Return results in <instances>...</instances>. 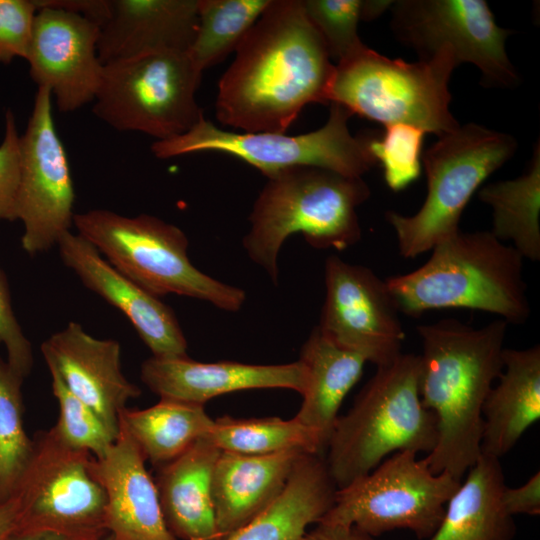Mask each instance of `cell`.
<instances>
[{
    "label": "cell",
    "instance_id": "1",
    "mask_svg": "<svg viewBox=\"0 0 540 540\" xmlns=\"http://www.w3.org/2000/svg\"><path fill=\"white\" fill-rule=\"evenodd\" d=\"M334 69L302 0H271L219 80L216 117L242 132L285 133L305 106L328 103Z\"/></svg>",
    "mask_w": 540,
    "mask_h": 540
},
{
    "label": "cell",
    "instance_id": "2",
    "mask_svg": "<svg viewBox=\"0 0 540 540\" xmlns=\"http://www.w3.org/2000/svg\"><path fill=\"white\" fill-rule=\"evenodd\" d=\"M507 328L502 319L481 328L456 319L417 327L420 396L437 425L436 445L424 457L434 473L461 481L480 457L482 408L503 370Z\"/></svg>",
    "mask_w": 540,
    "mask_h": 540
},
{
    "label": "cell",
    "instance_id": "3",
    "mask_svg": "<svg viewBox=\"0 0 540 540\" xmlns=\"http://www.w3.org/2000/svg\"><path fill=\"white\" fill-rule=\"evenodd\" d=\"M523 260L490 231H459L437 244L422 266L385 282L399 313L414 318L430 310L466 308L521 325L531 313Z\"/></svg>",
    "mask_w": 540,
    "mask_h": 540
},
{
    "label": "cell",
    "instance_id": "4",
    "mask_svg": "<svg viewBox=\"0 0 540 540\" xmlns=\"http://www.w3.org/2000/svg\"><path fill=\"white\" fill-rule=\"evenodd\" d=\"M267 178L242 244L274 285L279 283L280 249L292 234L302 233L316 249L344 250L361 239L357 208L370 196L362 177L297 166Z\"/></svg>",
    "mask_w": 540,
    "mask_h": 540
},
{
    "label": "cell",
    "instance_id": "5",
    "mask_svg": "<svg viewBox=\"0 0 540 540\" xmlns=\"http://www.w3.org/2000/svg\"><path fill=\"white\" fill-rule=\"evenodd\" d=\"M419 374V355L399 354L377 366L350 410L338 417L325 459L337 489L397 452L433 450L436 418L422 403Z\"/></svg>",
    "mask_w": 540,
    "mask_h": 540
},
{
    "label": "cell",
    "instance_id": "6",
    "mask_svg": "<svg viewBox=\"0 0 540 540\" xmlns=\"http://www.w3.org/2000/svg\"><path fill=\"white\" fill-rule=\"evenodd\" d=\"M458 65L449 49L410 63L366 46L337 62L327 101L384 127L408 124L440 137L460 126L450 111L448 88Z\"/></svg>",
    "mask_w": 540,
    "mask_h": 540
},
{
    "label": "cell",
    "instance_id": "7",
    "mask_svg": "<svg viewBox=\"0 0 540 540\" xmlns=\"http://www.w3.org/2000/svg\"><path fill=\"white\" fill-rule=\"evenodd\" d=\"M73 224L114 268L155 297H191L229 312L245 302L243 289L192 264L187 236L173 224L147 214L127 217L103 209L77 213Z\"/></svg>",
    "mask_w": 540,
    "mask_h": 540
},
{
    "label": "cell",
    "instance_id": "8",
    "mask_svg": "<svg viewBox=\"0 0 540 540\" xmlns=\"http://www.w3.org/2000/svg\"><path fill=\"white\" fill-rule=\"evenodd\" d=\"M516 140L479 124L460 125L440 136L422 157L427 195L410 216L385 213L399 254L414 258L457 234L464 208L480 185L515 153Z\"/></svg>",
    "mask_w": 540,
    "mask_h": 540
},
{
    "label": "cell",
    "instance_id": "9",
    "mask_svg": "<svg viewBox=\"0 0 540 540\" xmlns=\"http://www.w3.org/2000/svg\"><path fill=\"white\" fill-rule=\"evenodd\" d=\"M329 117L317 130L289 136L277 132H230L204 117L186 133L151 145L155 157L168 159L196 152H222L257 168L266 177L297 166L329 169L362 177L376 163L368 147V133L353 136L351 112L329 103Z\"/></svg>",
    "mask_w": 540,
    "mask_h": 540
},
{
    "label": "cell",
    "instance_id": "10",
    "mask_svg": "<svg viewBox=\"0 0 540 540\" xmlns=\"http://www.w3.org/2000/svg\"><path fill=\"white\" fill-rule=\"evenodd\" d=\"M187 52H160L103 64L94 114L119 131L156 141L182 135L204 116L195 94L201 81Z\"/></svg>",
    "mask_w": 540,
    "mask_h": 540
},
{
    "label": "cell",
    "instance_id": "11",
    "mask_svg": "<svg viewBox=\"0 0 540 540\" xmlns=\"http://www.w3.org/2000/svg\"><path fill=\"white\" fill-rule=\"evenodd\" d=\"M417 455L397 452L337 489L332 507L319 523L353 527L373 538L404 529L428 539L461 481L446 472L434 473Z\"/></svg>",
    "mask_w": 540,
    "mask_h": 540
},
{
    "label": "cell",
    "instance_id": "12",
    "mask_svg": "<svg viewBox=\"0 0 540 540\" xmlns=\"http://www.w3.org/2000/svg\"><path fill=\"white\" fill-rule=\"evenodd\" d=\"M31 460L12 496L18 503L17 534L52 531L103 540L106 494L94 457L65 444L53 428L35 434Z\"/></svg>",
    "mask_w": 540,
    "mask_h": 540
},
{
    "label": "cell",
    "instance_id": "13",
    "mask_svg": "<svg viewBox=\"0 0 540 540\" xmlns=\"http://www.w3.org/2000/svg\"><path fill=\"white\" fill-rule=\"evenodd\" d=\"M397 39L423 58L449 49L475 65L487 86L512 88L519 75L506 52L511 30L497 25L483 0H400L391 6Z\"/></svg>",
    "mask_w": 540,
    "mask_h": 540
},
{
    "label": "cell",
    "instance_id": "14",
    "mask_svg": "<svg viewBox=\"0 0 540 540\" xmlns=\"http://www.w3.org/2000/svg\"><path fill=\"white\" fill-rule=\"evenodd\" d=\"M75 191L65 147L58 136L48 88L38 87L26 129L20 135V181L16 220L21 246L30 255L49 250L73 224Z\"/></svg>",
    "mask_w": 540,
    "mask_h": 540
},
{
    "label": "cell",
    "instance_id": "15",
    "mask_svg": "<svg viewBox=\"0 0 540 540\" xmlns=\"http://www.w3.org/2000/svg\"><path fill=\"white\" fill-rule=\"evenodd\" d=\"M325 299L317 327L334 343L376 366L401 354L405 337L385 280L337 255L324 267Z\"/></svg>",
    "mask_w": 540,
    "mask_h": 540
},
{
    "label": "cell",
    "instance_id": "16",
    "mask_svg": "<svg viewBox=\"0 0 540 540\" xmlns=\"http://www.w3.org/2000/svg\"><path fill=\"white\" fill-rule=\"evenodd\" d=\"M37 8L26 57L30 76L37 87L50 90L59 111H75L94 101L100 85V27L71 11Z\"/></svg>",
    "mask_w": 540,
    "mask_h": 540
},
{
    "label": "cell",
    "instance_id": "17",
    "mask_svg": "<svg viewBox=\"0 0 540 540\" xmlns=\"http://www.w3.org/2000/svg\"><path fill=\"white\" fill-rule=\"evenodd\" d=\"M57 246L63 263L84 286L129 319L154 357L188 356L187 340L171 307L104 260L98 249L80 234L64 232Z\"/></svg>",
    "mask_w": 540,
    "mask_h": 540
},
{
    "label": "cell",
    "instance_id": "18",
    "mask_svg": "<svg viewBox=\"0 0 540 540\" xmlns=\"http://www.w3.org/2000/svg\"><path fill=\"white\" fill-rule=\"evenodd\" d=\"M41 352L47 366L118 437L120 412L141 395L122 373L120 344L95 338L79 323L69 322L41 344Z\"/></svg>",
    "mask_w": 540,
    "mask_h": 540
},
{
    "label": "cell",
    "instance_id": "19",
    "mask_svg": "<svg viewBox=\"0 0 540 540\" xmlns=\"http://www.w3.org/2000/svg\"><path fill=\"white\" fill-rule=\"evenodd\" d=\"M142 382L160 398L204 405L222 394L267 388L294 390L301 395L307 384L305 365H255L235 361L203 363L188 356L150 357L140 369Z\"/></svg>",
    "mask_w": 540,
    "mask_h": 540
},
{
    "label": "cell",
    "instance_id": "20",
    "mask_svg": "<svg viewBox=\"0 0 540 540\" xmlns=\"http://www.w3.org/2000/svg\"><path fill=\"white\" fill-rule=\"evenodd\" d=\"M145 462L122 427L105 455L94 457V472L106 494L108 534L114 540H177L166 526Z\"/></svg>",
    "mask_w": 540,
    "mask_h": 540
},
{
    "label": "cell",
    "instance_id": "21",
    "mask_svg": "<svg viewBox=\"0 0 540 540\" xmlns=\"http://www.w3.org/2000/svg\"><path fill=\"white\" fill-rule=\"evenodd\" d=\"M198 0H110L100 26L102 64L160 52H187L198 28Z\"/></svg>",
    "mask_w": 540,
    "mask_h": 540
},
{
    "label": "cell",
    "instance_id": "22",
    "mask_svg": "<svg viewBox=\"0 0 540 540\" xmlns=\"http://www.w3.org/2000/svg\"><path fill=\"white\" fill-rule=\"evenodd\" d=\"M302 452L268 455L220 451L212 480V501L220 540L266 509L282 492Z\"/></svg>",
    "mask_w": 540,
    "mask_h": 540
},
{
    "label": "cell",
    "instance_id": "23",
    "mask_svg": "<svg viewBox=\"0 0 540 540\" xmlns=\"http://www.w3.org/2000/svg\"><path fill=\"white\" fill-rule=\"evenodd\" d=\"M220 450L206 437L158 466L155 481L168 530L181 540H220L211 480Z\"/></svg>",
    "mask_w": 540,
    "mask_h": 540
},
{
    "label": "cell",
    "instance_id": "24",
    "mask_svg": "<svg viewBox=\"0 0 540 540\" xmlns=\"http://www.w3.org/2000/svg\"><path fill=\"white\" fill-rule=\"evenodd\" d=\"M497 380L482 408L481 451L500 459L540 419V346L505 348Z\"/></svg>",
    "mask_w": 540,
    "mask_h": 540
},
{
    "label": "cell",
    "instance_id": "25",
    "mask_svg": "<svg viewBox=\"0 0 540 540\" xmlns=\"http://www.w3.org/2000/svg\"><path fill=\"white\" fill-rule=\"evenodd\" d=\"M336 491L323 455L304 453L278 497L224 540H301L332 507Z\"/></svg>",
    "mask_w": 540,
    "mask_h": 540
},
{
    "label": "cell",
    "instance_id": "26",
    "mask_svg": "<svg viewBox=\"0 0 540 540\" xmlns=\"http://www.w3.org/2000/svg\"><path fill=\"white\" fill-rule=\"evenodd\" d=\"M505 478L500 459L481 453L446 504L428 540H513L514 517L501 501Z\"/></svg>",
    "mask_w": 540,
    "mask_h": 540
},
{
    "label": "cell",
    "instance_id": "27",
    "mask_svg": "<svg viewBox=\"0 0 540 540\" xmlns=\"http://www.w3.org/2000/svg\"><path fill=\"white\" fill-rule=\"evenodd\" d=\"M299 360L306 367L307 384L294 418L316 434L326 451L342 402L367 361L334 343L317 326L303 344Z\"/></svg>",
    "mask_w": 540,
    "mask_h": 540
},
{
    "label": "cell",
    "instance_id": "28",
    "mask_svg": "<svg viewBox=\"0 0 540 540\" xmlns=\"http://www.w3.org/2000/svg\"><path fill=\"white\" fill-rule=\"evenodd\" d=\"M119 423L145 460L158 467L205 437L214 420L204 405L160 398L157 404L145 409L124 408Z\"/></svg>",
    "mask_w": 540,
    "mask_h": 540
},
{
    "label": "cell",
    "instance_id": "29",
    "mask_svg": "<svg viewBox=\"0 0 540 540\" xmlns=\"http://www.w3.org/2000/svg\"><path fill=\"white\" fill-rule=\"evenodd\" d=\"M479 200L492 208L490 232L511 242L524 259L540 260V147L535 146L529 168L521 176L482 187Z\"/></svg>",
    "mask_w": 540,
    "mask_h": 540
},
{
    "label": "cell",
    "instance_id": "30",
    "mask_svg": "<svg viewBox=\"0 0 540 540\" xmlns=\"http://www.w3.org/2000/svg\"><path fill=\"white\" fill-rule=\"evenodd\" d=\"M220 451L244 455H268L288 450L321 454L325 452L316 434L292 418H233L214 420L205 436Z\"/></svg>",
    "mask_w": 540,
    "mask_h": 540
},
{
    "label": "cell",
    "instance_id": "31",
    "mask_svg": "<svg viewBox=\"0 0 540 540\" xmlns=\"http://www.w3.org/2000/svg\"><path fill=\"white\" fill-rule=\"evenodd\" d=\"M271 0H198V28L187 54L205 69L235 52Z\"/></svg>",
    "mask_w": 540,
    "mask_h": 540
},
{
    "label": "cell",
    "instance_id": "32",
    "mask_svg": "<svg viewBox=\"0 0 540 540\" xmlns=\"http://www.w3.org/2000/svg\"><path fill=\"white\" fill-rule=\"evenodd\" d=\"M23 379L0 357V503L14 494L34 449L24 428Z\"/></svg>",
    "mask_w": 540,
    "mask_h": 540
},
{
    "label": "cell",
    "instance_id": "33",
    "mask_svg": "<svg viewBox=\"0 0 540 540\" xmlns=\"http://www.w3.org/2000/svg\"><path fill=\"white\" fill-rule=\"evenodd\" d=\"M48 369L52 392L59 407L58 420L53 430L68 446L87 451L97 459L101 458L117 437L87 404L67 388L53 368Z\"/></svg>",
    "mask_w": 540,
    "mask_h": 540
},
{
    "label": "cell",
    "instance_id": "34",
    "mask_svg": "<svg viewBox=\"0 0 540 540\" xmlns=\"http://www.w3.org/2000/svg\"><path fill=\"white\" fill-rule=\"evenodd\" d=\"M425 131L408 124L385 126L381 136L368 133V147L383 168L384 179L393 191L414 182L421 173V148Z\"/></svg>",
    "mask_w": 540,
    "mask_h": 540
},
{
    "label": "cell",
    "instance_id": "35",
    "mask_svg": "<svg viewBox=\"0 0 540 540\" xmlns=\"http://www.w3.org/2000/svg\"><path fill=\"white\" fill-rule=\"evenodd\" d=\"M306 15L337 62L363 50L358 35L362 0H302Z\"/></svg>",
    "mask_w": 540,
    "mask_h": 540
},
{
    "label": "cell",
    "instance_id": "36",
    "mask_svg": "<svg viewBox=\"0 0 540 540\" xmlns=\"http://www.w3.org/2000/svg\"><path fill=\"white\" fill-rule=\"evenodd\" d=\"M37 10L34 0H0V63L26 59Z\"/></svg>",
    "mask_w": 540,
    "mask_h": 540
},
{
    "label": "cell",
    "instance_id": "37",
    "mask_svg": "<svg viewBox=\"0 0 540 540\" xmlns=\"http://www.w3.org/2000/svg\"><path fill=\"white\" fill-rule=\"evenodd\" d=\"M20 181V135L11 110L5 114V129L0 144V222L15 221V206Z\"/></svg>",
    "mask_w": 540,
    "mask_h": 540
},
{
    "label": "cell",
    "instance_id": "38",
    "mask_svg": "<svg viewBox=\"0 0 540 540\" xmlns=\"http://www.w3.org/2000/svg\"><path fill=\"white\" fill-rule=\"evenodd\" d=\"M0 344L7 351V362L18 374L26 377L33 366V353L30 341L14 314L8 281L0 267Z\"/></svg>",
    "mask_w": 540,
    "mask_h": 540
},
{
    "label": "cell",
    "instance_id": "39",
    "mask_svg": "<svg viewBox=\"0 0 540 540\" xmlns=\"http://www.w3.org/2000/svg\"><path fill=\"white\" fill-rule=\"evenodd\" d=\"M505 511L516 515L536 516L540 514V472H535L518 487L505 486L501 495Z\"/></svg>",
    "mask_w": 540,
    "mask_h": 540
},
{
    "label": "cell",
    "instance_id": "40",
    "mask_svg": "<svg viewBox=\"0 0 540 540\" xmlns=\"http://www.w3.org/2000/svg\"><path fill=\"white\" fill-rule=\"evenodd\" d=\"M36 6L60 8L84 16L99 27L108 18L110 0H34Z\"/></svg>",
    "mask_w": 540,
    "mask_h": 540
},
{
    "label": "cell",
    "instance_id": "41",
    "mask_svg": "<svg viewBox=\"0 0 540 540\" xmlns=\"http://www.w3.org/2000/svg\"><path fill=\"white\" fill-rule=\"evenodd\" d=\"M301 540H376L353 527H341L324 523H317L316 526L307 531Z\"/></svg>",
    "mask_w": 540,
    "mask_h": 540
},
{
    "label": "cell",
    "instance_id": "42",
    "mask_svg": "<svg viewBox=\"0 0 540 540\" xmlns=\"http://www.w3.org/2000/svg\"><path fill=\"white\" fill-rule=\"evenodd\" d=\"M18 527V503L14 496L0 503V540H13Z\"/></svg>",
    "mask_w": 540,
    "mask_h": 540
},
{
    "label": "cell",
    "instance_id": "43",
    "mask_svg": "<svg viewBox=\"0 0 540 540\" xmlns=\"http://www.w3.org/2000/svg\"><path fill=\"white\" fill-rule=\"evenodd\" d=\"M394 1L366 0L361 3V20L370 21L391 8Z\"/></svg>",
    "mask_w": 540,
    "mask_h": 540
},
{
    "label": "cell",
    "instance_id": "44",
    "mask_svg": "<svg viewBox=\"0 0 540 540\" xmlns=\"http://www.w3.org/2000/svg\"><path fill=\"white\" fill-rule=\"evenodd\" d=\"M13 540H83L52 531H38L25 534H18Z\"/></svg>",
    "mask_w": 540,
    "mask_h": 540
},
{
    "label": "cell",
    "instance_id": "45",
    "mask_svg": "<svg viewBox=\"0 0 540 540\" xmlns=\"http://www.w3.org/2000/svg\"><path fill=\"white\" fill-rule=\"evenodd\" d=\"M103 540H114L109 534Z\"/></svg>",
    "mask_w": 540,
    "mask_h": 540
}]
</instances>
